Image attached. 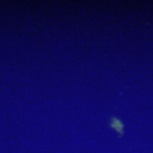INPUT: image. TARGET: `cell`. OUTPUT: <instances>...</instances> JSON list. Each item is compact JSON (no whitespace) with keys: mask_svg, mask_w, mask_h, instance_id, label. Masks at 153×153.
Returning a JSON list of instances; mask_svg holds the SVG:
<instances>
[{"mask_svg":"<svg viewBox=\"0 0 153 153\" xmlns=\"http://www.w3.org/2000/svg\"><path fill=\"white\" fill-rule=\"evenodd\" d=\"M110 126L112 128H114L115 130H116V131H117L118 133H120V134L123 133V124L122 123V122L120 121L119 119H118V118H114V117L112 118Z\"/></svg>","mask_w":153,"mask_h":153,"instance_id":"obj_1","label":"cell"}]
</instances>
